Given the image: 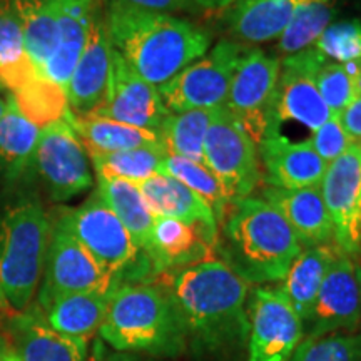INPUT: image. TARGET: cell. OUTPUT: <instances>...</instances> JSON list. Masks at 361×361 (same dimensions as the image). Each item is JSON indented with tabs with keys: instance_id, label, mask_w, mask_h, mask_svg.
I'll return each mask as SVG.
<instances>
[{
	"instance_id": "1",
	"label": "cell",
	"mask_w": 361,
	"mask_h": 361,
	"mask_svg": "<svg viewBox=\"0 0 361 361\" xmlns=\"http://www.w3.org/2000/svg\"><path fill=\"white\" fill-rule=\"evenodd\" d=\"M159 286L173 298L188 335V346L223 353L246 345L250 284L224 261L211 258L159 274Z\"/></svg>"
},
{
	"instance_id": "2",
	"label": "cell",
	"mask_w": 361,
	"mask_h": 361,
	"mask_svg": "<svg viewBox=\"0 0 361 361\" xmlns=\"http://www.w3.org/2000/svg\"><path fill=\"white\" fill-rule=\"evenodd\" d=\"M104 20L112 49L157 89L209 51L211 34L171 13L106 0Z\"/></svg>"
},
{
	"instance_id": "3",
	"label": "cell",
	"mask_w": 361,
	"mask_h": 361,
	"mask_svg": "<svg viewBox=\"0 0 361 361\" xmlns=\"http://www.w3.org/2000/svg\"><path fill=\"white\" fill-rule=\"evenodd\" d=\"M216 251L247 284L266 286L286 276L303 246L276 207L250 196L228 207L219 223Z\"/></svg>"
},
{
	"instance_id": "4",
	"label": "cell",
	"mask_w": 361,
	"mask_h": 361,
	"mask_svg": "<svg viewBox=\"0 0 361 361\" xmlns=\"http://www.w3.org/2000/svg\"><path fill=\"white\" fill-rule=\"evenodd\" d=\"M101 340L123 353L178 358L188 335L173 298L159 284H119L99 328Z\"/></svg>"
},
{
	"instance_id": "5",
	"label": "cell",
	"mask_w": 361,
	"mask_h": 361,
	"mask_svg": "<svg viewBox=\"0 0 361 361\" xmlns=\"http://www.w3.org/2000/svg\"><path fill=\"white\" fill-rule=\"evenodd\" d=\"M52 224L37 201H20L0 213V288L8 308L22 313L32 305Z\"/></svg>"
},
{
	"instance_id": "6",
	"label": "cell",
	"mask_w": 361,
	"mask_h": 361,
	"mask_svg": "<svg viewBox=\"0 0 361 361\" xmlns=\"http://www.w3.org/2000/svg\"><path fill=\"white\" fill-rule=\"evenodd\" d=\"M246 51L245 45L236 40H219L204 56L161 85V97L171 114L223 107Z\"/></svg>"
},
{
	"instance_id": "7",
	"label": "cell",
	"mask_w": 361,
	"mask_h": 361,
	"mask_svg": "<svg viewBox=\"0 0 361 361\" xmlns=\"http://www.w3.org/2000/svg\"><path fill=\"white\" fill-rule=\"evenodd\" d=\"M204 164L229 202L252 196L261 180L258 146L226 107H218L204 137Z\"/></svg>"
},
{
	"instance_id": "8",
	"label": "cell",
	"mask_w": 361,
	"mask_h": 361,
	"mask_svg": "<svg viewBox=\"0 0 361 361\" xmlns=\"http://www.w3.org/2000/svg\"><path fill=\"white\" fill-rule=\"evenodd\" d=\"M42 276L37 305L69 293L111 295L121 284L75 239L62 216L52 224Z\"/></svg>"
},
{
	"instance_id": "9",
	"label": "cell",
	"mask_w": 361,
	"mask_h": 361,
	"mask_svg": "<svg viewBox=\"0 0 361 361\" xmlns=\"http://www.w3.org/2000/svg\"><path fill=\"white\" fill-rule=\"evenodd\" d=\"M247 360L290 361L305 338V323L278 286H255L246 301Z\"/></svg>"
},
{
	"instance_id": "10",
	"label": "cell",
	"mask_w": 361,
	"mask_h": 361,
	"mask_svg": "<svg viewBox=\"0 0 361 361\" xmlns=\"http://www.w3.org/2000/svg\"><path fill=\"white\" fill-rule=\"evenodd\" d=\"M32 169L56 202L72 200L92 188L94 183L87 152L66 119L40 129Z\"/></svg>"
},
{
	"instance_id": "11",
	"label": "cell",
	"mask_w": 361,
	"mask_h": 361,
	"mask_svg": "<svg viewBox=\"0 0 361 361\" xmlns=\"http://www.w3.org/2000/svg\"><path fill=\"white\" fill-rule=\"evenodd\" d=\"M279 72L281 59L278 56L259 49L246 51L229 87L224 107L256 146L271 123Z\"/></svg>"
},
{
	"instance_id": "12",
	"label": "cell",
	"mask_w": 361,
	"mask_h": 361,
	"mask_svg": "<svg viewBox=\"0 0 361 361\" xmlns=\"http://www.w3.org/2000/svg\"><path fill=\"white\" fill-rule=\"evenodd\" d=\"M326 62L328 59L314 47L283 59L269 124L281 128L284 123H296L314 133L335 117L314 82Z\"/></svg>"
},
{
	"instance_id": "13",
	"label": "cell",
	"mask_w": 361,
	"mask_h": 361,
	"mask_svg": "<svg viewBox=\"0 0 361 361\" xmlns=\"http://www.w3.org/2000/svg\"><path fill=\"white\" fill-rule=\"evenodd\" d=\"M62 218L75 239L114 278L119 279L126 269L141 258L142 252L129 231L97 192Z\"/></svg>"
},
{
	"instance_id": "14",
	"label": "cell",
	"mask_w": 361,
	"mask_h": 361,
	"mask_svg": "<svg viewBox=\"0 0 361 361\" xmlns=\"http://www.w3.org/2000/svg\"><path fill=\"white\" fill-rule=\"evenodd\" d=\"M319 191L333 223V243L343 255L361 252V144L329 162Z\"/></svg>"
},
{
	"instance_id": "15",
	"label": "cell",
	"mask_w": 361,
	"mask_h": 361,
	"mask_svg": "<svg viewBox=\"0 0 361 361\" xmlns=\"http://www.w3.org/2000/svg\"><path fill=\"white\" fill-rule=\"evenodd\" d=\"M90 114L159 133L171 112L162 101L159 89L144 80L119 52L112 51L106 94Z\"/></svg>"
},
{
	"instance_id": "16",
	"label": "cell",
	"mask_w": 361,
	"mask_h": 361,
	"mask_svg": "<svg viewBox=\"0 0 361 361\" xmlns=\"http://www.w3.org/2000/svg\"><path fill=\"white\" fill-rule=\"evenodd\" d=\"M361 324V291L353 258L335 259L305 322V338L355 333Z\"/></svg>"
},
{
	"instance_id": "17",
	"label": "cell",
	"mask_w": 361,
	"mask_h": 361,
	"mask_svg": "<svg viewBox=\"0 0 361 361\" xmlns=\"http://www.w3.org/2000/svg\"><path fill=\"white\" fill-rule=\"evenodd\" d=\"M258 156L266 173V184L274 188L319 186L328 168L326 162L316 154L310 139L293 141L271 124L258 142Z\"/></svg>"
},
{
	"instance_id": "18",
	"label": "cell",
	"mask_w": 361,
	"mask_h": 361,
	"mask_svg": "<svg viewBox=\"0 0 361 361\" xmlns=\"http://www.w3.org/2000/svg\"><path fill=\"white\" fill-rule=\"evenodd\" d=\"M112 51L114 49L107 35L102 8L94 20L84 52L80 54L66 87L72 116H87L102 102L109 82Z\"/></svg>"
},
{
	"instance_id": "19",
	"label": "cell",
	"mask_w": 361,
	"mask_h": 361,
	"mask_svg": "<svg viewBox=\"0 0 361 361\" xmlns=\"http://www.w3.org/2000/svg\"><path fill=\"white\" fill-rule=\"evenodd\" d=\"M12 353L19 361H89V341L62 335L32 305L12 318Z\"/></svg>"
},
{
	"instance_id": "20",
	"label": "cell",
	"mask_w": 361,
	"mask_h": 361,
	"mask_svg": "<svg viewBox=\"0 0 361 361\" xmlns=\"http://www.w3.org/2000/svg\"><path fill=\"white\" fill-rule=\"evenodd\" d=\"M137 186L152 214L183 221L200 229L207 241L216 247L219 231L218 221L211 207L196 192L166 173L152 176Z\"/></svg>"
},
{
	"instance_id": "21",
	"label": "cell",
	"mask_w": 361,
	"mask_h": 361,
	"mask_svg": "<svg viewBox=\"0 0 361 361\" xmlns=\"http://www.w3.org/2000/svg\"><path fill=\"white\" fill-rule=\"evenodd\" d=\"M102 8V0H61L56 51L40 74L66 90L87 44L94 20Z\"/></svg>"
},
{
	"instance_id": "22",
	"label": "cell",
	"mask_w": 361,
	"mask_h": 361,
	"mask_svg": "<svg viewBox=\"0 0 361 361\" xmlns=\"http://www.w3.org/2000/svg\"><path fill=\"white\" fill-rule=\"evenodd\" d=\"M261 197L283 214L303 250L333 243V223L319 186L303 189L268 186Z\"/></svg>"
},
{
	"instance_id": "23",
	"label": "cell",
	"mask_w": 361,
	"mask_h": 361,
	"mask_svg": "<svg viewBox=\"0 0 361 361\" xmlns=\"http://www.w3.org/2000/svg\"><path fill=\"white\" fill-rule=\"evenodd\" d=\"M214 245L204 238L200 229L183 221L154 216L146 259L157 274L214 258Z\"/></svg>"
},
{
	"instance_id": "24",
	"label": "cell",
	"mask_w": 361,
	"mask_h": 361,
	"mask_svg": "<svg viewBox=\"0 0 361 361\" xmlns=\"http://www.w3.org/2000/svg\"><path fill=\"white\" fill-rule=\"evenodd\" d=\"M306 0H239L229 8V32L239 44L278 40Z\"/></svg>"
},
{
	"instance_id": "25",
	"label": "cell",
	"mask_w": 361,
	"mask_h": 361,
	"mask_svg": "<svg viewBox=\"0 0 361 361\" xmlns=\"http://www.w3.org/2000/svg\"><path fill=\"white\" fill-rule=\"evenodd\" d=\"M340 255L341 251L338 250L335 243L306 247L293 261L286 276L279 281L278 288L290 300L293 308L296 310V313L300 314L303 323L310 316L311 310H313L316 296H318L324 276H326L331 264L335 263V259Z\"/></svg>"
},
{
	"instance_id": "26",
	"label": "cell",
	"mask_w": 361,
	"mask_h": 361,
	"mask_svg": "<svg viewBox=\"0 0 361 361\" xmlns=\"http://www.w3.org/2000/svg\"><path fill=\"white\" fill-rule=\"evenodd\" d=\"M66 121L75 130L90 157L129 151V149L149 146V144H162L161 135L156 130L135 128V126L117 123L106 117L92 114L72 116L71 112H67Z\"/></svg>"
},
{
	"instance_id": "27",
	"label": "cell",
	"mask_w": 361,
	"mask_h": 361,
	"mask_svg": "<svg viewBox=\"0 0 361 361\" xmlns=\"http://www.w3.org/2000/svg\"><path fill=\"white\" fill-rule=\"evenodd\" d=\"M109 296L104 293H69L37 306L45 322L59 333L89 341L101 328Z\"/></svg>"
},
{
	"instance_id": "28",
	"label": "cell",
	"mask_w": 361,
	"mask_h": 361,
	"mask_svg": "<svg viewBox=\"0 0 361 361\" xmlns=\"http://www.w3.org/2000/svg\"><path fill=\"white\" fill-rule=\"evenodd\" d=\"M97 196L119 218L135 246L144 255L149 250L154 214L144 201L141 189L130 180L97 174Z\"/></svg>"
},
{
	"instance_id": "29",
	"label": "cell",
	"mask_w": 361,
	"mask_h": 361,
	"mask_svg": "<svg viewBox=\"0 0 361 361\" xmlns=\"http://www.w3.org/2000/svg\"><path fill=\"white\" fill-rule=\"evenodd\" d=\"M39 134L37 126L27 121L8 97L6 111L0 116V178L12 183L22 178L27 169H32Z\"/></svg>"
},
{
	"instance_id": "30",
	"label": "cell",
	"mask_w": 361,
	"mask_h": 361,
	"mask_svg": "<svg viewBox=\"0 0 361 361\" xmlns=\"http://www.w3.org/2000/svg\"><path fill=\"white\" fill-rule=\"evenodd\" d=\"M216 109H192L169 114L159 129L168 156H179L204 164V137ZM206 166V164H204Z\"/></svg>"
},
{
	"instance_id": "31",
	"label": "cell",
	"mask_w": 361,
	"mask_h": 361,
	"mask_svg": "<svg viewBox=\"0 0 361 361\" xmlns=\"http://www.w3.org/2000/svg\"><path fill=\"white\" fill-rule=\"evenodd\" d=\"M11 97L22 116L39 129L66 119V114L69 112L66 90L40 72L11 92Z\"/></svg>"
},
{
	"instance_id": "32",
	"label": "cell",
	"mask_w": 361,
	"mask_h": 361,
	"mask_svg": "<svg viewBox=\"0 0 361 361\" xmlns=\"http://www.w3.org/2000/svg\"><path fill=\"white\" fill-rule=\"evenodd\" d=\"M168 152L162 144H149V146L129 149V151L111 152V154L92 156L96 174L112 176L139 184L152 176L164 173V162Z\"/></svg>"
},
{
	"instance_id": "33",
	"label": "cell",
	"mask_w": 361,
	"mask_h": 361,
	"mask_svg": "<svg viewBox=\"0 0 361 361\" xmlns=\"http://www.w3.org/2000/svg\"><path fill=\"white\" fill-rule=\"evenodd\" d=\"M336 16V0H306L278 39V54L288 57L313 47Z\"/></svg>"
},
{
	"instance_id": "34",
	"label": "cell",
	"mask_w": 361,
	"mask_h": 361,
	"mask_svg": "<svg viewBox=\"0 0 361 361\" xmlns=\"http://www.w3.org/2000/svg\"><path fill=\"white\" fill-rule=\"evenodd\" d=\"M164 173L173 176L174 179L188 186L192 192H196L211 207L219 226L231 202L226 196L218 178L204 164L186 159V157L168 156L164 162Z\"/></svg>"
},
{
	"instance_id": "35",
	"label": "cell",
	"mask_w": 361,
	"mask_h": 361,
	"mask_svg": "<svg viewBox=\"0 0 361 361\" xmlns=\"http://www.w3.org/2000/svg\"><path fill=\"white\" fill-rule=\"evenodd\" d=\"M358 72L360 62L341 64L328 61L316 74V87L335 117L358 97Z\"/></svg>"
},
{
	"instance_id": "36",
	"label": "cell",
	"mask_w": 361,
	"mask_h": 361,
	"mask_svg": "<svg viewBox=\"0 0 361 361\" xmlns=\"http://www.w3.org/2000/svg\"><path fill=\"white\" fill-rule=\"evenodd\" d=\"M361 335L343 333L322 338H303L290 361H360Z\"/></svg>"
},
{
	"instance_id": "37",
	"label": "cell",
	"mask_w": 361,
	"mask_h": 361,
	"mask_svg": "<svg viewBox=\"0 0 361 361\" xmlns=\"http://www.w3.org/2000/svg\"><path fill=\"white\" fill-rule=\"evenodd\" d=\"M313 47L331 62H361V19L333 22Z\"/></svg>"
},
{
	"instance_id": "38",
	"label": "cell",
	"mask_w": 361,
	"mask_h": 361,
	"mask_svg": "<svg viewBox=\"0 0 361 361\" xmlns=\"http://www.w3.org/2000/svg\"><path fill=\"white\" fill-rule=\"evenodd\" d=\"M25 54L24 25L19 12L6 0H0V71L20 64Z\"/></svg>"
},
{
	"instance_id": "39",
	"label": "cell",
	"mask_w": 361,
	"mask_h": 361,
	"mask_svg": "<svg viewBox=\"0 0 361 361\" xmlns=\"http://www.w3.org/2000/svg\"><path fill=\"white\" fill-rule=\"evenodd\" d=\"M310 142L316 151V154L322 157L326 164L338 159L351 144H355L351 141L350 135L346 134V130L343 129L338 117H331L322 128L311 133Z\"/></svg>"
},
{
	"instance_id": "40",
	"label": "cell",
	"mask_w": 361,
	"mask_h": 361,
	"mask_svg": "<svg viewBox=\"0 0 361 361\" xmlns=\"http://www.w3.org/2000/svg\"><path fill=\"white\" fill-rule=\"evenodd\" d=\"M123 2L135 8H142V11L171 13V16L174 12H183L192 8V4L189 0H123Z\"/></svg>"
},
{
	"instance_id": "41",
	"label": "cell",
	"mask_w": 361,
	"mask_h": 361,
	"mask_svg": "<svg viewBox=\"0 0 361 361\" xmlns=\"http://www.w3.org/2000/svg\"><path fill=\"white\" fill-rule=\"evenodd\" d=\"M343 129L350 135L351 141L361 144V96L355 99L345 111L338 116Z\"/></svg>"
},
{
	"instance_id": "42",
	"label": "cell",
	"mask_w": 361,
	"mask_h": 361,
	"mask_svg": "<svg viewBox=\"0 0 361 361\" xmlns=\"http://www.w3.org/2000/svg\"><path fill=\"white\" fill-rule=\"evenodd\" d=\"M89 361H157L152 356L135 355V353H123L109 348L102 340L96 341L92 353L89 355Z\"/></svg>"
},
{
	"instance_id": "43",
	"label": "cell",
	"mask_w": 361,
	"mask_h": 361,
	"mask_svg": "<svg viewBox=\"0 0 361 361\" xmlns=\"http://www.w3.org/2000/svg\"><path fill=\"white\" fill-rule=\"evenodd\" d=\"M192 4V7H201V8H209V11H219V8H228L233 7L234 4L239 0H189Z\"/></svg>"
},
{
	"instance_id": "44",
	"label": "cell",
	"mask_w": 361,
	"mask_h": 361,
	"mask_svg": "<svg viewBox=\"0 0 361 361\" xmlns=\"http://www.w3.org/2000/svg\"><path fill=\"white\" fill-rule=\"evenodd\" d=\"M8 353H11V346L6 338L0 336V361H7Z\"/></svg>"
},
{
	"instance_id": "45",
	"label": "cell",
	"mask_w": 361,
	"mask_h": 361,
	"mask_svg": "<svg viewBox=\"0 0 361 361\" xmlns=\"http://www.w3.org/2000/svg\"><path fill=\"white\" fill-rule=\"evenodd\" d=\"M4 311H12V310L8 308V305H7V300H6V296H4V293H2V288H0V313H4Z\"/></svg>"
},
{
	"instance_id": "46",
	"label": "cell",
	"mask_w": 361,
	"mask_h": 361,
	"mask_svg": "<svg viewBox=\"0 0 361 361\" xmlns=\"http://www.w3.org/2000/svg\"><path fill=\"white\" fill-rule=\"evenodd\" d=\"M6 104H7V99L0 97V116H2L4 111H6Z\"/></svg>"
},
{
	"instance_id": "47",
	"label": "cell",
	"mask_w": 361,
	"mask_h": 361,
	"mask_svg": "<svg viewBox=\"0 0 361 361\" xmlns=\"http://www.w3.org/2000/svg\"><path fill=\"white\" fill-rule=\"evenodd\" d=\"M356 278H358L360 291H361V264H356Z\"/></svg>"
},
{
	"instance_id": "48",
	"label": "cell",
	"mask_w": 361,
	"mask_h": 361,
	"mask_svg": "<svg viewBox=\"0 0 361 361\" xmlns=\"http://www.w3.org/2000/svg\"><path fill=\"white\" fill-rule=\"evenodd\" d=\"M358 96H361V62H360V72H358Z\"/></svg>"
},
{
	"instance_id": "49",
	"label": "cell",
	"mask_w": 361,
	"mask_h": 361,
	"mask_svg": "<svg viewBox=\"0 0 361 361\" xmlns=\"http://www.w3.org/2000/svg\"><path fill=\"white\" fill-rule=\"evenodd\" d=\"M7 361H19V360L16 358V355L12 353V350H11V353H8V358H7Z\"/></svg>"
},
{
	"instance_id": "50",
	"label": "cell",
	"mask_w": 361,
	"mask_h": 361,
	"mask_svg": "<svg viewBox=\"0 0 361 361\" xmlns=\"http://www.w3.org/2000/svg\"><path fill=\"white\" fill-rule=\"evenodd\" d=\"M360 361H361V358H360Z\"/></svg>"
}]
</instances>
